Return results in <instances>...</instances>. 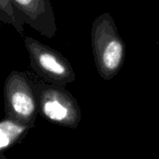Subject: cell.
Returning a JSON list of instances; mask_svg holds the SVG:
<instances>
[{
	"label": "cell",
	"instance_id": "obj_1",
	"mask_svg": "<svg viewBox=\"0 0 159 159\" xmlns=\"http://www.w3.org/2000/svg\"><path fill=\"white\" fill-rule=\"evenodd\" d=\"M91 44L98 74L105 81H110L124 66L125 44L109 12L100 14L93 22Z\"/></svg>",
	"mask_w": 159,
	"mask_h": 159
},
{
	"label": "cell",
	"instance_id": "obj_2",
	"mask_svg": "<svg viewBox=\"0 0 159 159\" xmlns=\"http://www.w3.org/2000/svg\"><path fill=\"white\" fill-rule=\"evenodd\" d=\"M33 84L39 113L52 124L71 129L77 128L82 119V112L72 94L62 86L47 83Z\"/></svg>",
	"mask_w": 159,
	"mask_h": 159
},
{
	"label": "cell",
	"instance_id": "obj_3",
	"mask_svg": "<svg viewBox=\"0 0 159 159\" xmlns=\"http://www.w3.org/2000/svg\"><path fill=\"white\" fill-rule=\"evenodd\" d=\"M4 108L6 116L35 126L39 114L33 81L22 71L13 70L4 84Z\"/></svg>",
	"mask_w": 159,
	"mask_h": 159
},
{
	"label": "cell",
	"instance_id": "obj_4",
	"mask_svg": "<svg viewBox=\"0 0 159 159\" xmlns=\"http://www.w3.org/2000/svg\"><path fill=\"white\" fill-rule=\"evenodd\" d=\"M24 41L31 67L45 83L65 87L75 82L76 75L69 61L59 52L31 37H25Z\"/></svg>",
	"mask_w": 159,
	"mask_h": 159
},
{
	"label": "cell",
	"instance_id": "obj_5",
	"mask_svg": "<svg viewBox=\"0 0 159 159\" xmlns=\"http://www.w3.org/2000/svg\"><path fill=\"white\" fill-rule=\"evenodd\" d=\"M11 2L25 24L48 39L55 36L57 26L51 0H11Z\"/></svg>",
	"mask_w": 159,
	"mask_h": 159
},
{
	"label": "cell",
	"instance_id": "obj_6",
	"mask_svg": "<svg viewBox=\"0 0 159 159\" xmlns=\"http://www.w3.org/2000/svg\"><path fill=\"white\" fill-rule=\"evenodd\" d=\"M33 127L9 116L0 120V154L22 141Z\"/></svg>",
	"mask_w": 159,
	"mask_h": 159
},
{
	"label": "cell",
	"instance_id": "obj_7",
	"mask_svg": "<svg viewBox=\"0 0 159 159\" xmlns=\"http://www.w3.org/2000/svg\"><path fill=\"white\" fill-rule=\"evenodd\" d=\"M0 22L12 25L19 34H24L25 21L14 8L11 0H0Z\"/></svg>",
	"mask_w": 159,
	"mask_h": 159
},
{
	"label": "cell",
	"instance_id": "obj_8",
	"mask_svg": "<svg viewBox=\"0 0 159 159\" xmlns=\"http://www.w3.org/2000/svg\"><path fill=\"white\" fill-rule=\"evenodd\" d=\"M0 159H7L5 153H1V154H0Z\"/></svg>",
	"mask_w": 159,
	"mask_h": 159
}]
</instances>
